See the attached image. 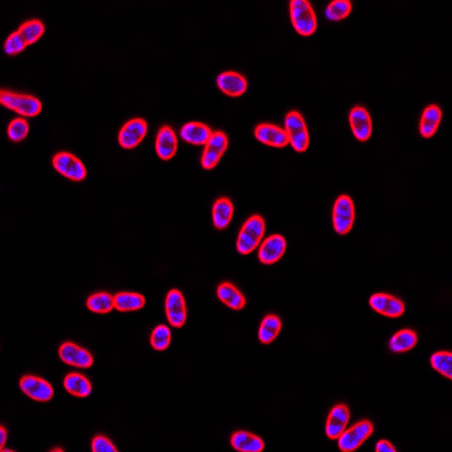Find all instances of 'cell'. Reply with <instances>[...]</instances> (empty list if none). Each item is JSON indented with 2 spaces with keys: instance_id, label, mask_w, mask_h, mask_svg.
Wrapping results in <instances>:
<instances>
[{
  "instance_id": "obj_18",
  "label": "cell",
  "mask_w": 452,
  "mask_h": 452,
  "mask_svg": "<svg viewBox=\"0 0 452 452\" xmlns=\"http://www.w3.org/2000/svg\"><path fill=\"white\" fill-rule=\"evenodd\" d=\"M216 85L231 98H239L248 89V82L237 71H223L216 78Z\"/></svg>"
},
{
  "instance_id": "obj_11",
  "label": "cell",
  "mask_w": 452,
  "mask_h": 452,
  "mask_svg": "<svg viewBox=\"0 0 452 452\" xmlns=\"http://www.w3.org/2000/svg\"><path fill=\"white\" fill-rule=\"evenodd\" d=\"M146 133H147V122L144 119H131L126 122L119 131V144L122 148L133 150L143 142Z\"/></svg>"
},
{
  "instance_id": "obj_30",
  "label": "cell",
  "mask_w": 452,
  "mask_h": 452,
  "mask_svg": "<svg viewBox=\"0 0 452 452\" xmlns=\"http://www.w3.org/2000/svg\"><path fill=\"white\" fill-rule=\"evenodd\" d=\"M353 5L349 0H334L326 7L325 16L330 22H340L349 17Z\"/></svg>"
},
{
  "instance_id": "obj_6",
  "label": "cell",
  "mask_w": 452,
  "mask_h": 452,
  "mask_svg": "<svg viewBox=\"0 0 452 452\" xmlns=\"http://www.w3.org/2000/svg\"><path fill=\"white\" fill-rule=\"evenodd\" d=\"M374 426L369 420H362L352 428L346 429L338 437V448L344 452L360 449L362 444L372 435Z\"/></svg>"
},
{
  "instance_id": "obj_20",
  "label": "cell",
  "mask_w": 452,
  "mask_h": 452,
  "mask_svg": "<svg viewBox=\"0 0 452 452\" xmlns=\"http://www.w3.org/2000/svg\"><path fill=\"white\" fill-rule=\"evenodd\" d=\"M155 150L159 157L164 161L171 160L177 153V135L169 126H163L157 133Z\"/></svg>"
},
{
  "instance_id": "obj_38",
  "label": "cell",
  "mask_w": 452,
  "mask_h": 452,
  "mask_svg": "<svg viewBox=\"0 0 452 452\" xmlns=\"http://www.w3.org/2000/svg\"><path fill=\"white\" fill-rule=\"evenodd\" d=\"M0 437H1V440H0V449L3 450V446L6 444L7 439V431L3 425L0 426Z\"/></svg>"
},
{
  "instance_id": "obj_19",
  "label": "cell",
  "mask_w": 452,
  "mask_h": 452,
  "mask_svg": "<svg viewBox=\"0 0 452 452\" xmlns=\"http://www.w3.org/2000/svg\"><path fill=\"white\" fill-rule=\"evenodd\" d=\"M212 135H213L212 129L203 122H188L180 129L181 138L188 144L195 146L206 145Z\"/></svg>"
},
{
  "instance_id": "obj_7",
  "label": "cell",
  "mask_w": 452,
  "mask_h": 452,
  "mask_svg": "<svg viewBox=\"0 0 452 452\" xmlns=\"http://www.w3.org/2000/svg\"><path fill=\"white\" fill-rule=\"evenodd\" d=\"M52 166L60 175L76 182L83 181L87 175L85 166L82 161L68 152L56 154L52 159Z\"/></svg>"
},
{
  "instance_id": "obj_36",
  "label": "cell",
  "mask_w": 452,
  "mask_h": 452,
  "mask_svg": "<svg viewBox=\"0 0 452 452\" xmlns=\"http://www.w3.org/2000/svg\"><path fill=\"white\" fill-rule=\"evenodd\" d=\"M117 448L113 446L111 440H109L104 435H96L93 437L92 451L93 452H117Z\"/></svg>"
},
{
  "instance_id": "obj_37",
  "label": "cell",
  "mask_w": 452,
  "mask_h": 452,
  "mask_svg": "<svg viewBox=\"0 0 452 452\" xmlns=\"http://www.w3.org/2000/svg\"><path fill=\"white\" fill-rule=\"evenodd\" d=\"M376 451L377 452H396V448L393 446V444L387 440H380L378 441V444H376Z\"/></svg>"
},
{
  "instance_id": "obj_21",
  "label": "cell",
  "mask_w": 452,
  "mask_h": 452,
  "mask_svg": "<svg viewBox=\"0 0 452 452\" xmlns=\"http://www.w3.org/2000/svg\"><path fill=\"white\" fill-rule=\"evenodd\" d=\"M442 110L437 104H430L423 110L420 122V133L423 138L429 139L435 136L442 122Z\"/></svg>"
},
{
  "instance_id": "obj_22",
  "label": "cell",
  "mask_w": 452,
  "mask_h": 452,
  "mask_svg": "<svg viewBox=\"0 0 452 452\" xmlns=\"http://www.w3.org/2000/svg\"><path fill=\"white\" fill-rule=\"evenodd\" d=\"M216 294L219 301L224 303L226 307L232 310H242L247 305V300L242 293L238 290V287L230 282H223L219 284L216 290Z\"/></svg>"
},
{
  "instance_id": "obj_23",
  "label": "cell",
  "mask_w": 452,
  "mask_h": 452,
  "mask_svg": "<svg viewBox=\"0 0 452 452\" xmlns=\"http://www.w3.org/2000/svg\"><path fill=\"white\" fill-rule=\"evenodd\" d=\"M230 441L232 448L240 452H261L265 449L263 439L250 432H235L231 437Z\"/></svg>"
},
{
  "instance_id": "obj_29",
  "label": "cell",
  "mask_w": 452,
  "mask_h": 452,
  "mask_svg": "<svg viewBox=\"0 0 452 452\" xmlns=\"http://www.w3.org/2000/svg\"><path fill=\"white\" fill-rule=\"evenodd\" d=\"M86 305L94 314H109L115 309V296L107 292L94 293L87 299Z\"/></svg>"
},
{
  "instance_id": "obj_9",
  "label": "cell",
  "mask_w": 452,
  "mask_h": 452,
  "mask_svg": "<svg viewBox=\"0 0 452 452\" xmlns=\"http://www.w3.org/2000/svg\"><path fill=\"white\" fill-rule=\"evenodd\" d=\"M370 307L372 310L387 318L396 319L405 314V303L396 296L387 293H376L369 300Z\"/></svg>"
},
{
  "instance_id": "obj_31",
  "label": "cell",
  "mask_w": 452,
  "mask_h": 452,
  "mask_svg": "<svg viewBox=\"0 0 452 452\" xmlns=\"http://www.w3.org/2000/svg\"><path fill=\"white\" fill-rule=\"evenodd\" d=\"M17 32L25 40L27 45H33L43 36L45 24L38 20H31L22 24L21 27H18Z\"/></svg>"
},
{
  "instance_id": "obj_5",
  "label": "cell",
  "mask_w": 452,
  "mask_h": 452,
  "mask_svg": "<svg viewBox=\"0 0 452 452\" xmlns=\"http://www.w3.org/2000/svg\"><path fill=\"white\" fill-rule=\"evenodd\" d=\"M355 222V205L349 195L336 199L333 208V226L336 233L346 235L352 231Z\"/></svg>"
},
{
  "instance_id": "obj_12",
  "label": "cell",
  "mask_w": 452,
  "mask_h": 452,
  "mask_svg": "<svg viewBox=\"0 0 452 452\" xmlns=\"http://www.w3.org/2000/svg\"><path fill=\"white\" fill-rule=\"evenodd\" d=\"M20 388L27 397L36 402H49L54 397V388L50 382L36 376H24L20 380Z\"/></svg>"
},
{
  "instance_id": "obj_28",
  "label": "cell",
  "mask_w": 452,
  "mask_h": 452,
  "mask_svg": "<svg viewBox=\"0 0 452 452\" xmlns=\"http://www.w3.org/2000/svg\"><path fill=\"white\" fill-rule=\"evenodd\" d=\"M282 330V321L275 314H268L263 318L258 330V338L265 345L272 344Z\"/></svg>"
},
{
  "instance_id": "obj_2",
  "label": "cell",
  "mask_w": 452,
  "mask_h": 452,
  "mask_svg": "<svg viewBox=\"0 0 452 452\" xmlns=\"http://www.w3.org/2000/svg\"><path fill=\"white\" fill-rule=\"evenodd\" d=\"M290 17L293 27L301 36H314L318 27L316 12L307 0H292L290 5Z\"/></svg>"
},
{
  "instance_id": "obj_33",
  "label": "cell",
  "mask_w": 452,
  "mask_h": 452,
  "mask_svg": "<svg viewBox=\"0 0 452 452\" xmlns=\"http://www.w3.org/2000/svg\"><path fill=\"white\" fill-rule=\"evenodd\" d=\"M171 329L166 325H159L153 329L151 335V345L157 352L169 349L171 344Z\"/></svg>"
},
{
  "instance_id": "obj_1",
  "label": "cell",
  "mask_w": 452,
  "mask_h": 452,
  "mask_svg": "<svg viewBox=\"0 0 452 452\" xmlns=\"http://www.w3.org/2000/svg\"><path fill=\"white\" fill-rule=\"evenodd\" d=\"M265 230H266V223L263 216H250L242 225L238 235V252L241 254H251L261 245L265 235Z\"/></svg>"
},
{
  "instance_id": "obj_27",
  "label": "cell",
  "mask_w": 452,
  "mask_h": 452,
  "mask_svg": "<svg viewBox=\"0 0 452 452\" xmlns=\"http://www.w3.org/2000/svg\"><path fill=\"white\" fill-rule=\"evenodd\" d=\"M145 303V298L139 293L120 292L115 296V309L122 312L140 310Z\"/></svg>"
},
{
  "instance_id": "obj_25",
  "label": "cell",
  "mask_w": 452,
  "mask_h": 452,
  "mask_svg": "<svg viewBox=\"0 0 452 452\" xmlns=\"http://www.w3.org/2000/svg\"><path fill=\"white\" fill-rule=\"evenodd\" d=\"M64 387L67 393L78 398H86L92 393V384L80 373H68L64 379Z\"/></svg>"
},
{
  "instance_id": "obj_16",
  "label": "cell",
  "mask_w": 452,
  "mask_h": 452,
  "mask_svg": "<svg viewBox=\"0 0 452 452\" xmlns=\"http://www.w3.org/2000/svg\"><path fill=\"white\" fill-rule=\"evenodd\" d=\"M254 137L263 145L270 146V147L284 148L290 145L286 131L277 124H258L254 129Z\"/></svg>"
},
{
  "instance_id": "obj_26",
  "label": "cell",
  "mask_w": 452,
  "mask_h": 452,
  "mask_svg": "<svg viewBox=\"0 0 452 452\" xmlns=\"http://www.w3.org/2000/svg\"><path fill=\"white\" fill-rule=\"evenodd\" d=\"M418 338L416 333L411 329H402L397 331L389 340V349L393 353H405L414 349Z\"/></svg>"
},
{
  "instance_id": "obj_4",
  "label": "cell",
  "mask_w": 452,
  "mask_h": 452,
  "mask_svg": "<svg viewBox=\"0 0 452 452\" xmlns=\"http://www.w3.org/2000/svg\"><path fill=\"white\" fill-rule=\"evenodd\" d=\"M0 103L7 109L12 110L22 117H36L41 112V101L29 94H20L8 89H3L0 93Z\"/></svg>"
},
{
  "instance_id": "obj_3",
  "label": "cell",
  "mask_w": 452,
  "mask_h": 452,
  "mask_svg": "<svg viewBox=\"0 0 452 452\" xmlns=\"http://www.w3.org/2000/svg\"><path fill=\"white\" fill-rule=\"evenodd\" d=\"M284 129L289 137V143L294 151L305 153L310 145V136L307 122L299 111H290L284 119Z\"/></svg>"
},
{
  "instance_id": "obj_8",
  "label": "cell",
  "mask_w": 452,
  "mask_h": 452,
  "mask_svg": "<svg viewBox=\"0 0 452 452\" xmlns=\"http://www.w3.org/2000/svg\"><path fill=\"white\" fill-rule=\"evenodd\" d=\"M228 147V138L223 131H214L201 155V166L205 170H213L219 164Z\"/></svg>"
},
{
  "instance_id": "obj_32",
  "label": "cell",
  "mask_w": 452,
  "mask_h": 452,
  "mask_svg": "<svg viewBox=\"0 0 452 452\" xmlns=\"http://www.w3.org/2000/svg\"><path fill=\"white\" fill-rule=\"evenodd\" d=\"M431 367L446 379H452V354L446 351L435 353L430 358Z\"/></svg>"
},
{
  "instance_id": "obj_10",
  "label": "cell",
  "mask_w": 452,
  "mask_h": 452,
  "mask_svg": "<svg viewBox=\"0 0 452 452\" xmlns=\"http://www.w3.org/2000/svg\"><path fill=\"white\" fill-rule=\"evenodd\" d=\"M60 360L64 363L68 364L71 367L77 369H89L94 363L93 355L87 349L80 347L77 344L66 342L62 344L58 351Z\"/></svg>"
},
{
  "instance_id": "obj_17",
  "label": "cell",
  "mask_w": 452,
  "mask_h": 452,
  "mask_svg": "<svg viewBox=\"0 0 452 452\" xmlns=\"http://www.w3.org/2000/svg\"><path fill=\"white\" fill-rule=\"evenodd\" d=\"M351 418V411L347 406L340 404L331 408L326 423V435L330 440H337L345 431Z\"/></svg>"
},
{
  "instance_id": "obj_24",
  "label": "cell",
  "mask_w": 452,
  "mask_h": 452,
  "mask_svg": "<svg viewBox=\"0 0 452 452\" xmlns=\"http://www.w3.org/2000/svg\"><path fill=\"white\" fill-rule=\"evenodd\" d=\"M212 214H213V224L216 230H225L233 219V203L226 197L217 199L214 203Z\"/></svg>"
},
{
  "instance_id": "obj_13",
  "label": "cell",
  "mask_w": 452,
  "mask_h": 452,
  "mask_svg": "<svg viewBox=\"0 0 452 452\" xmlns=\"http://www.w3.org/2000/svg\"><path fill=\"white\" fill-rule=\"evenodd\" d=\"M349 122L351 131L358 142H367L371 138L373 131L372 118L365 108L360 105L353 108L349 111Z\"/></svg>"
},
{
  "instance_id": "obj_15",
  "label": "cell",
  "mask_w": 452,
  "mask_h": 452,
  "mask_svg": "<svg viewBox=\"0 0 452 452\" xmlns=\"http://www.w3.org/2000/svg\"><path fill=\"white\" fill-rule=\"evenodd\" d=\"M166 318L175 328H181L187 321V307L184 296L179 290H171L166 299Z\"/></svg>"
},
{
  "instance_id": "obj_35",
  "label": "cell",
  "mask_w": 452,
  "mask_h": 452,
  "mask_svg": "<svg viewBox=\"0 0 452 452\" xmlns=\"http://www.w3.org/2000/svg\"><path fill=\"white\" fill-rule=\"evenodd\" d=\"M27 47V42L22 38L21 34L16 31V32L9 34L8 38H6L5 45H3V50L9 56H14V54L22 52Z\"/></svg>"
},
{
  "instance_id": "obj_14",
  "label": "cell",
  "mask_w": 452,
  "mask_h": 452,
  "mask_svg": "<svg viewBox=\"0 0 452 452\" xmlns=\"http://www.w3.org/2000/svg\"><path fill=\"white\" fill-rule=\"evenodd\" d=\"M286 239L281 234H272L263 240L259 245L258 259L263 265H274L281 261L286 251Z\"/></svg>"
},
{
  "instance_id": "obj_34",
  "label": "cell",
  "mask_w": 452,
  "mask_h": 452,
  "mask_svg": "<svg viewBox=\"0 0 452 452\" xmlns=\"http://www.w3.org/2000/svg\"><path fill=\"white\" fill-rule=\"evenodd\" d=\"M29 131H30V128H29V124L25 119L15 118L9 122L7 135L12 142L18 143L27 138Z\"/></svg>"
}]
</instances>
